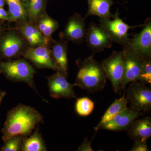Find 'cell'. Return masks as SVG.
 <instances>
[{
	"instance_id": "obj_1",
	"label": "cell",
	"mask_w": 151,
	"mask_h": 151,
	"mask_svg": "<svg viewBox=\"0 0 151 151\" xmlns=\"http://www.w3.org/2000/svg\"><path fill=\"white\" fill-rule=\"evenodd\" d=\"M42 121V116L34 108L19 104L8 113L1 129L3 141L18 135L27 137Z\"/></svg>"
},
{
	"instance_id": "obj_2",
	"label": "cell",
	"mask_w": 151,
	"mask_h": 151,
	"mask_svg": "<svg viewBox=\"0 0 151 151\" xmlns=\"http://www.w3.org/2000/svg\"><path fill=\"white\" fill-rule=\"evenodd\" d=\"M78 71L75 86L90 93L103 90L106 84V76L101 63L94 58V53L78 62Z\"/></svg>"
},
{
	"instance_id": "obj_3",
	"label": "cell",
	"mask_w": 151,
	"mask_h": 151,
	"mask_svg": "<svg viewBox=\"0 0 151 151\" xmlns=\"http://www.w3.org/2000/svg\"><path fill=\"white\" fill-rule=\"evenodd\" d=\"M36 71L32 65L24 59L0 61V73L9 80L27 83L32 88H35L34 75Z\"/></svg>"
},
{
	"instance_id": "obj_4",
	"label": "cell",
	"mask_w": 151,
	"mask_h": 151,
	"mask_svg": "<svg viewBox=\"0 0 151 151\" xmlns=\"http://www.w3.org/2000/svg\"><path fill=\"white\" fill-rule=\"evenodd\" d=\"M141 32L130 39L123 47L125 52L135 55L142 60L151 58V20L148 18L143 24Z\"/></svg>"
},
{
	"instance_id": "obj_5",
	"label": "cell",
	"mask_w": 151,
	"mask_h": 151,
	"mask_svg": "<svg viewBox=\"0 0 151 151\" xmlns=\"http://www.w3.org/2000/svg\"><path fill=\"white\" fill-rule=\"evenodd\" d=\"M113 20L111 19L100 18L99 27L106 32L112 42H115L125 46L128 43V31L132 29L143 27V24L136 26H130L124 22L120 18L119 11L114 14Z\"/></svg>"
},
{
	"instance_id": "obj_6",
	"label": "cell",
	"mask_w": 151,
	"mask_h": 151,
	"mask_svg": "<svg viewBox=\"0 0 151 151\" xmlns=\"http://www.w3.org/2000/svg\"><path fill=\"white\" fill-rule=\"evenodd\" d=\"M125 95L133 111L138 113L150 111L151 89L145 84L139 81H132L126 90Z\"/></svg>"
},
{
	"instance_id": "obj_7",
	"label": "cell",
	"mask_w": 151,
	"mask_h": 151,
	"mask_svg": "<svg viewBox=\"0 0 151 151\" xmlns=\"http://www.w3.org/2000/svg\"><path fill=\"white\" fill-rule=\"evenodd\" d=\"M125 55L124 52L113 51L101 64L106 78L110 79L112 87L116 93L120 90L124 76Z\"/></svg>"
},
{
	"instance_id": "obj_8",
	"label": "cell",
	"mask_w": 151,
	"mask_h": 151,
	"mask_svg": "<svg viewBox=\"0 0 151 151\" xmlns=\"http://www.w3.org/2000/svg\"><path fill=\"white\" fill-rule=\"evenodd\" d=\"M27 45L17 30L4 32L0 37V58L9 60L22 55Z\"/></svg>"
},
{
	"instance_id": "obj_9",
	"label": "cell",
	"mask_w": 151,
	"mask_h": 151,
	"mask_svg": "<svg viewBox=\"0 0 151 151\" xmlns=\"http://www.w3.org/2000/svg\"><path fill=\"white\" fill-rule=\"evenodd\" d=\"M50 45L28 47L22 55L39 68H50L56 71L52 58Z\"/></svg>"
},
{
	"instance_id": "obj_10",
	"label": "cell",
	"mask_w": 151,
	"mask_h": 151,
	"mask_svg": "<svg viewBox=\"0 0 151 151\" xmlns=\"http://www.w3.org/2000/svg\"><path fill=\"white\" fill-rule=\"evenodd\" d=\"M85 19L81 15L74 13L68 19L63 32L60 35V38L67 41L81 43L86 37V29Z\"/></svg>"
},
{
	"instance_id": "obj_11",
	"label": "cell",
	"mask_w": 151,
	"mask_h": 151,
	"mask_svg": "<svg viewBox=\"0 0 151 151\" xmlns=\"http://www.w3.org/2000/svg\"><path fill=\"white\" fill-rule=\"evenodd\" d=\"M67 78L65 76L58 72L47 78L49 91L51 97L56 99L76 98L73 90L75 85L69 83Z\"/></svg>"
},
{
	"instance_id": "obj_12",
	"label": "cell",
	"mask_w": 151,
	"mask_h": 151,
	"mask_svg": "<svg viewBox=\"0 0 151 151\" xmlns=\"http://www.w3.org/2000/svg\"><path fill=\"white\" fill-rule=\"evenodd\" d=\"M85 39L87 46L94 53L112 46V42L106 32L93 22L90 23L86 30Z\"/></svg>"
},
{
	"instance_id": "obj_13",
	"label": "cell",
	"mask_w": 151,
	"mask_h": 151,
	"mask_svg": "<svg viewBox=\"0 0 151 151\" xmlns=\"http://www.w3.org/2000/svg\"><path fill=\"white\" fill-rule=\"evenodd\" d=\"M141 114L127 108L116 115L113 119L100 127L99 129L118 131L128 130L132 123Z\"/></svg>"
},
{
	"instance_id": "obj_14",
	"label": "cell",
	"mask_w": 151,
	"mask_h": 151,
	"mask_svg": "<svg viewBox=\"0 0 151 151\" xmlns=\"http://www.w3.org/2000/svg\"><path fill=\"white\" fill-rule=\"evenodd\" d=\"M68 42L60 38L59 40H53L50 48L52 58L56 72L61 73L67 78L68 76Z\"/></svg>"
},
{
	"instance_id": "obj_15",
	"label": "cell",
	"mask_w": 151,
	"mask_h": 151,
	"mask_svg": "<svg viewBox=\"0 0 151 151\" xmlns=\"http://www.w3.org/2000/svg\"><path fill=\"white\" fill-rule=\"evenodd\" d=\"M124 52L125 57L124 76L120 90H124L126 85L129 82L139 81L142 62V60L137 55L125 52Z\"/></svg>"
},
{
	"instance_id": "obj_16",
	"label": "cell",
	"mask_w": 151,
	"mask_h": 151,
	"mask_svg": "<svg viewBox=\"0 0 151 151\" xmlns=\"http://www.w3.org/2000/svg\"><path fill=\"white\" fill-rule=\"evenodd\" d=\"M16 23L17 29L27 42L28 47H33L50 44L47 42L34 23L27 20Z\"/></svg>"
},
{
	"instance_id": "obj_17",
	"label": "cell",
	"mask_w": 151,
	"mask_h": 151,
	"mask_svg": "<svg viewBox=\"0 0 151 151\" xmlns=\"http://www.w3.org/2000/svg\"><path fill=\"white\" fill-rule=\"evenodd\" d=\"M88 7L85 18L91 15L97 16L100 18L111 19L114 15L111 12L113 0H87Z\"/></svg>"
},
{
	"instance_id": "obj_18",
	"label": "cell",
	"mask_w": 151,
	"mask_h": 151,
	"mask_svg": "<svg viewBox=\"0 0 151 151\" xmlns=\"http://www.w3.org/2000/svg\"><path fill=\"white\" fill-rule=\"evenodd\" d=\"M128 131L129 137L132 139H143L147 140L151 136L150 117L134 120Z\"/></svg>"
},
{
	"instance_id": "obj_19",
	"label": "cell",
	"mask_w": 151,
	"mask_h": 151,
	"mask_svg": "<svg viewBox=\"0 0 151 151\" xmlns=\"http://www.w3.org/2000/svg\"><path fill=\"white\" fill-rule=\"evenodd\" d=\"M49 44L53 41L51 36L59 28V23L45 13L37 20L34 23Z\"/></svg>"
},
{
	"instance_id": "obj_20",
	"label": "cell",
	"mask_w": 151,
	"mask_h": 151,
	"mask_svg": "<svg viewBox=\"0 0 151 151\" xmlns=\"http://www.w3.org/2000/svg\"><path fill=\"white\" fill-rule=\"evenodd\" d=\"M48 0H22L30 21L35 23L39 18L46 13Z\"/></svg>"
},
{
	"instance_id": "obj_21",
	"label": "cell",
	"mask_w": 151,
	"mask_h": 151,
	"mask_svg": "<svg viewBox=\"0 0 151 151\" xmlns=\"http://www.w3.org/2000/svg\"><path fill=\"white\" fill-rule=\"evenodd\" d=\"M124 92L123 96L119 99H116L107 109L99 124L94 128L95 133L97 132L100 127L103 124L109 122L117 114L127 108L128 101L125 95V92Z\"/></svg>"
},
{
	"instance_id": "obj_22",
	"label": "cell",
	"mask_w": 151,
	"mask_h": 151,
	"mask_svg": "<svg viewBox=\"0 0 151 151\" xmlns=\"http://www.w3.org/2000/svg\"><path fill=\"white\" fill-rule=\"evenodd\" d=\"M46 146L40 133L36 130L29 137H25L21 147L22 151H46Z\"/></svg>"
},
{
	"instance_id": "obj_23",
	"label": "cell",
	"mask_w": 151,
	"mask_h": 151,
	"mask_svg": "<svg viewBox=\"0 0 151 151\" xmlns=\"http://www.w3.org/2000/svg\"><path fill=\"white\" fill-rule=\"evenodd\" d=\"M8 6V13L10 22H19L29 20L27 12L22 2L15 0H6Z\"/></svg>"
},
{
	"instance_id": "obj_24",
	"label": "cell",
	"mask_w": 151,
	"mask_h": 151,
	"mask_svg": "<svg viewBox=\"0 0 151 151\" xmlns=\"http://www.w3.org/2000/svg\"><path fill=\"white\" fill-rule=\"evenodd\" d=\"M94 108V102L87 97L79 98L76 101V111L79 116H89L92 113Z\"/></svg>"
},
{
	"instance_id": "obj_25",
	"label": "cell",
	"mask_w": 151,
	"mask_h": 151,
	"mask_svg": "<svg viewBox=\"0 0 151 151\" xmlns=\"http://www.w3.org/2000/svg\"><path fill=\"white\" fill-rule=\"evenodd\" d=\"M25 137L21 135L14 136L4 142L1 148V151H19L21 150L22 144Z\"/></svg>"
},
{
	"instance_id": "obj_26",
	"label": "cell",
	"mask_w": 151,
	"mask_h": 151,
	"mask_svg": "<svg viewBox=\"0 0 151 151\" xmlns=\"http://www.w3.org/2000/svg\"><path fill=\"white\" fill-rule=\"evenodd\" d=\"M139 81L145 84H151V58L142 60Z\"/></svg>"
},
{
	"instance_id": "obj_27",
	"label": "cell",
	"mask_w": 151,
	"mask_h": 151,
	"mask_svg": "<svg viewBox=\"0 0 151 151\" xmlns=\"http://www.w3.org/2000/svg\"><path fill=\"white\" fill-rule=\"evenodd\" d=\"M147 140L143 139H135L134 143L130 150L131 151H148Z\"/></svg>"
},
{
	"instance_id": "obj_28",
	"label": "cell",
	"mask_w": 151,
	"mask_h": 151,
	"mask_svg": "<svg viewBox=\"0 0 151 151\" xmlns=\"http://www.w3.org/2000/svg\"><path fill=\"white\" fill-rule=\"evenodd\" d=\"M92 141L88 140L87 138H85L81 143V145L78 147L77 151H93L94 150L91 146Z\"/></svg>"
},
{
	"instance_id": "obj_29",
	"label": "cell",
	"mask_w": 151,
	"mask_h": 151,
	"mask_svg": "<svg viewBox=\"0 0 151 151\" xmlns=\"http://www.w3.org/2000/svg\"><path fill=\"white\" fill-rule=\"evenodd\" d=\"M0 19L10 22L9 15L8 12L6 11L3 8H0Z\"/></svg>"
},
{
	"instance_id": "obj_30",
	"label": "cell",
	"mask_w": 151,
	"mask_h": 151,
	"mask_svg": "<svg viewBox=\"0 0 151 151\" xmlns=\"http://www.w3.org/2000/svg\"><path fill=\"white\" fill-rule=\"evenodd\" d=\"M6 94V93L5 91L0 89V105H1V103L2 102L3 99L5 96Z\"/></svg>"
},
{
	"instance_id": "obj_31",
	"label": "cell",
	"mask_w": 151,
	"mask_h": 151,
	"mask_svg": "<svg viewBox=\"0 0 151 151\" xmlns=\"http://www.w3.org/2000/svg\"><path fill=\"white\" fill-rule=\"evenodd\" d=\"M6 2V0H0V8H4V6H5Z\"/></svg>"
},
{
	"instance_id": "obj_32",
	"label": "cell",
	"mask_w": 151,
	"mask_h": 151,
	"mask_svg": "<svg viewBox=\"0 0 151 151\" xmlns=\"http://www.w3.org/2000/svg\"><path fill=\"white\" fill-rule=\"evenodd\" d=\"M4 27H3L1 24L0 22V37H1V36L4 34Z\"/></svg>"
},
{
	"instance_id": "obj_33",
	"label": "cell",
	"mask_w": 151,
	"mask_h": 151,
	"mask_svg": "<svg viewBox=\"0 0 151 151\" xmlns=\"http://www.w3.org/2000/svg\"><path fill=\"white\" fill-rule=\"evenodd\" d=\"M15 1H16L18 2H21L22 0H15Z\"/></svg>"
}]
</instances>
